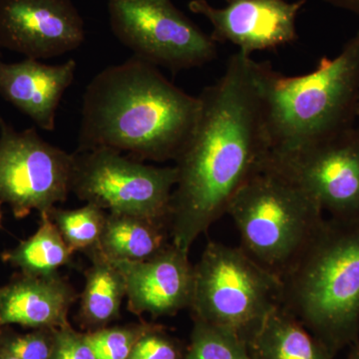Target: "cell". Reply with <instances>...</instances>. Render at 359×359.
I'll return each instance as SVG.
<instances>
[{"instance_id":"7c38bea8","label":"cell","mask_w":359,"mask_h":359,"mask_svg":"<svg viewBox=\"0 0 359 359\" xmlns=\"http://www.w3.org/2000/svg\"><path fill=\"white\" fill-rule=\"evenodd\" d=\"M226 4L219 8L207 0H192L189 9L210 21L212 41L229 42L250 56L297 39V18L306 0H226Z\"/></svg>"},{"instance_id":"f546056e","label":"cell","mask_w":359,"mask_h":359,"mask_svg":"<svg viewBox=\"0 0 359 359\" xmlns=\"http://www.w3.org/2000/svg\"><path fill=\"white\" fill-rule=\"evenodd\" d=\"M358 119H359V103H358Z\"/></svg>"},{"instance_id":"484cf974","label":"cell","mask_w":359,"mask_h":359,"mask_svg":"<svg viewBox=\"0 0 359 359\" xmlns=\"http://www.w3.org/2000/svg\"><path fill=\"white\" fill-rule=\"evenodd\" d=\"M325 1L337 8L344 9V11L359 15V0H325Z\"/></svg>"},{"instance_id":"6da1fadb","label":"cell","mask_w":359,"mask_h":359,"mask_svg":"<svg viewBox=\"0 0 359 359\" xmlns=\"http://www.w3.org/2000/svg\"><path fill=\"white\" fill-rule=\"evenodd\" d=\"M197 124L176 162L171 199L172 243L190 252L226 214L241 188L268 162L269 148L259 62L233 54L223 76L203 90Z\"/></svg>"},{"instance_id":"7a4b0ae2","label":"cell","mask_w":359,"mask_h":359,"mask_svg":"<svg viewBox=\"0 0 359 359\" xmlns=\"http://www.w3.org/2000/svg\"><path fill=\"white\" fill-rule=\"evenodd\" d=\"M199 96L133 56L100 71L85 90L77 150L105 147L139 160L176 161L199 117Z\"/></svg>"},{"instance_id":"52a82bcc","label":"cell","mask_w":359,"mask_h":359,"mask_svg":"<svg viewBox=\"0 0 359 359\" xmlns=\"http://www.w3.org/2000/svg\"><path fill=\"white\" fill-rule=\"evenodd\" d=\"M177 180L176 166L144 164L112 149L73 153L71 193L108 214L150 219L169 229Z\"/></svg>"},{"instance_id":"4316f807","label":"cell","mask_w":359,"mask_h":359,"mask_svg":"<svg viewBox=\"0 0 359 359\" xmlns=\"http://www.w3.org/2000/svg\"><path fill=\"white\" fill-rule=\"evenodd\" d=\"M347 359H359V342L358 340L353 344L351 353Z\"/></svg>"},{"instance_id":"ffe728a7","label":"cell","mask_w":359,"mask_h":359,"mask_svg":"<svg viewBox=\"0 0 359 359\" xmlns=\"http://www.w3.org/2000/svg\"><path fill=\"white\" fill-rule=\"evenodd\" d=\"M108 212L98 205L87 203L75 210L53 208L49 218L73 252H89L98 248Z\"/></svg>"},{"instance_id":"ba28073f","label":"cell","mask_w":359,"mask_h":359,"mask_svg":"<svg viewBox=\"0 0 359 359\" xmlns=\"http://www.w3.org/2000/svg\"><path fill=\"white\" fill-rule=\"evenodd\" d=\"M108 11L118 40L151 65L176 72L217 57L216 42L172 0H108Z\"/></svg>"},{"instance_id":"30bf717a","label":"cell","mask_w":359,"mask_h":359,"mask_svg":"<svg viewBox=\"0 0 359 359\" xmlns=\"http://www.w3.org/2000/svg\"><path fill=\"white\" fill-rule=\"evenodd\" d=\"M268 163L297 182L330 218L359 219V127L283 155Z\"/></svg>"},{"instance_id":"7402d4cb","label":"cell","mask_w":359,"mask_h":359,"mask_svg":"<svg viewBox=\"0 0 359 359\" xmlns=\"http://www.w3.org/2000/svg\"><path fill=\"white\" fill-rule=\"evenodd\" d=\"M150 323L106 327L86 332L97 359H128L132 349Z\"/></svg>"},{"instance_id":"3957f363","label":"cell","mask_w":359,"mask_h":359,"mask_svg":"<svg viewBox=\"0 0 359 359\" xmlns=\"http://www.w3.org/2000/svg\"><path fill=\"white\" fill-rule=\"evenodd\" d=\"M259 87L271 155L327 140L355 126L359 103V32L334 59L301 76L259 62Z\"/></svg>"},{"instance_id":"9a60e30c","label":"cell","mask_w":359,"mask_h":359,"mask_svg":"<svg viewBox=\"0 0 359 359\" xmlns=\"http://www.w3.org/2000/svg\"><path fill=\"white\" fill-rule=\"evenodd\" d=\"M78 294L59 275H16L0 287V328L18 325L32 330H57L70 325L68 313Z\"/></svg>"},{"instance_id":"8992f818","label":"cell","mask_w":359,"mask_h":359,"mask_svg":"<svg viewBox=\"0 0 359 359\" xmlns=\"http://www.w3.org/2000/svg\"><path fill=\"white\" fill-rule=\"evenodd\" d=\"M283 282L241 247L210 242L194 264V320L228 328L245 342L282 304Z\"/></svg>"},{"instance_id":"9c48e42d","label":"cell","mask_w":359,"mask_h":359,"mask_svg":"<svg viewBox=\"0 0 359 359\" xmlns=\"http://www.w3.org/2000/svg\"><path fill=\"white\" fill-rule=\"evenodd\" d=\"M73 154L45 141L36 129L18 131L0 118V202L16 219L48 214L71 193Z\"/></svg>"},{"instance_id":"44dd1931","label":"cell","mask_w":359,"mask_h":359,"mask_svg":"<svg viewBox=\"0 0 359 359\" xmlns=\"http://www.w3.org/2000/svg\"><path fill=\"white\" fill-rule=\"evenodd\" d=\"M184 359H252L247 342L233 330L194 320Z\"/></svg>"},{"instance_id":"cb8c5ba5","label":"cell","mask_w":359,"mask_h":359,"mask_svg":"<svg viewBox=\"0 0 359 359\" xmlns=\"http://www.w3.org/2000/svg\"><path fill=\"white\" fill-rule=\"evenodd\" d=\"M185 351L163 325L151 323L136 342L128 359H184Z\"/></svg>"},{"instance_id":"ac0fdd59","label":"cell","mask_w":359,"mask_h":359,"mask_svg":"<svg viewBox=\"0 0 359 359\" xmlns=\"http://www.w3.org/2000/svg\"><path fill=\"white\" fill-rule=\"evenodd\" d=\"M169 229L150 219L107 214L97 250L111 261L140 262L169 245Z\"/></svg>"},{"instance_id":"603a6c76","label":"cell","mask_w":359,"mask_h":359,"mask_svg":"<svg viewBox=\"0 0 359 359\" xmlns=\"http://www.w3.org/2000/svg\"><path fill=\"white\" fill-rule=\"evenodd\" d=\"M55 330L41 328L18 334L8 327L0 328V347L18 359H51Z\"/></svg>"},{"instance_id":"8fae6325","label":"cell","mask_w":359,"mask_h":359,"mask_svg":"<svg viewBox=\"0 0 359 359\" xmlns=\"http://www.w3.org/2000/svg\"><path fill=\"white\" fill-rule=\"evenodd\" d=\"M84 40L72 0H0V47L40 60L75 50Z\"/></svg>"},{"instance_id":"2e32d148","label":"cell","mask_w":359,"mask_h":359,"mask_svg":"<svg viewBox=\"0 0 359 359\" xmlns=\"http://www.w3.org/2000/svg\"><path fill=\"white\" fill-rule=\"evenodd\" d=\"M247 344L252 359L334 358V354L282 304L269 313Z\"/></svg>"},{"instance_id":"5bb4252c","label":"cell","mask_w":359,"mask_h":359,"mask_svg":"<svg viewBox=\"0 0 359 359\" xmlns=\"http://www.w3.org/2000/svg\"><path fill=\"white\" fill-rule=\"evenodd\" d=\"M77 63L48 65L39 59L4 63L0 59V95L44 131L55 130L59 104L74 81Z\"/></svg>"},{"instance_id":"277c9868","label":"cell","mask_w":359,"mask_h":359,"mask_svg":"<svg viewBox=\"0 0 359 359\" xmlns=\"http://www.w3.org/2000/svg\"><path fill=\"white\" fill-rule=\"evenodd\" d=\"M282 282V306L334 355L358 341L359 219H325Z\"/></svg>"},{"instance_id":"4fadbf2b","label":"cell","mask_w":359,"mask_h":359,"mask_svg":"<svg viewBox=\"0 0 359 359\" xmlns=\"http://www.w3.org/2000/svg\"><path fill=\"white\" fill-rule=\"evenodd\" d=\"M111 262L124 276L128 309L132 313H148L156 318L175 316L182 309H190L194 264L187 250L171 242L145 261Z\"/></svg>"},{"instance_id":"5b68a950","label":"cell","mask_w":359,"mask_h":359,"mask_svg":"<svg viewBox=\"0 0 359 359\" xmlns=\"http://www.w3.org/2000/svg\"><path fill=\"white\" fill-rule=\"evenodd\" d=\"M226 214L240 247L280 280L325 219L313 196L268 162L236 194Z\"/></svg>"},{"instance_id":"f1b7e54d","label":"cell","mask_w":359,"mask_h":359,"mask_svg":"<svg viewBox=\"0 0 359 359\" xmlns=\"http://www.w3.org/2000/svg\"><path fill=\"white\" fill-rule=\"evenodd\" d=\"M1 205H2V203L0 202V228H1V223H2Z\"/></svg>"},{"instance_id":"d4e9b609","label":"cell","mask_w":359,"mask_h":359,"mask_svg":"<svg viewBox=\"0 0 359 359\" xmlns=\"http://www.w3.org/2000/svg\"><path fill=\"white\" fill-rule=\"evenodd\" d=\"M51 359H97L86 332H79L71 327L57 328L54 332L53 353Z\"/></svg>"},{"instance_id":"e0dca14e","label":"cell","mask_w":359,"mask_h":359,"mask_svg":"<svg viewBox=\"0 0 359 359\" xmlns=\"http://www.w3.org/2000/svg\"><path fill=\"white\" fill-rule=\"evenodd\" d=\"M87 256L92 264L85 271L78 311V323L85 332L109 327L117 320L126 297L125 278L120 269L99 250H91Z\"/></svg>"},{"instance_id":"d6986e66","label":"cell","mask_w":359,"mask_h":359,"mask_svg":"<svg viewBox=\"0 0 359 359\" xmlns=\"http://www.w3.org/2000/svg\"><path fill=\"white\" fill-rule=\"evenodd\" d=\"M48 214L40 215L37 231L13 249L2 252L4 263L20 269L25 276L47 278L72 263V255Z\"/></svg>"},{"instance_id":"83f0119b","label":"cell","mask_w":359,"mask_h":359,"mask_svg":"<svg viewBox=\"0 0 359 359\" xmlns=\"http://www.w3.org/2000/svg\"><path fill=\"white\" fill-rule=\"evenodd\" d=\"M0 359H18L15 358V356L13 355V354L9 353L8 351H6V349L0 347Z\"/></svg>"}]
</instances>
